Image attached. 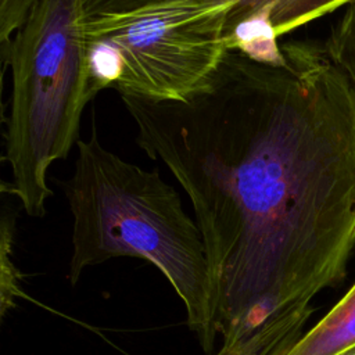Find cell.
I'll return each instance as SVG.
<instances>
[{
  "label": "cell",
  "instance_id": "6da1fadb",
  "mask_svg": "<svg viewBox=\"0 0 355 355\" xmlns=\"http://www.w3.org/2000/svg\"><path fill=\"white\" fill-rule=\"evenodd\" d=\"M229 50L183 101L121 100L191 201L223 344L340 283L355 250V89L315 40Z\"/></svg>",
  "mask_w": 355,
  "mask_h": 355
},
{
  "label": "cell",
  "instance_id": "7a4b0ae2",
  "mask_svg": "<svg viewBox=\"0 0 355 355\" xmlns=\"http://www.w3.org/2000/svg\"><path fill=\"white\" fill-rule=\"evenodd\" d=\"M76 150L71 176L57 180L73 219L69 283L112 258L151 262L183 301L186 323L202 351L214 355L219 333L207 252L176 189L158 169L147 171L108 150L94 125Z\"/></svg>",
  "mask_w": 355,
  "mask_h": 355
},
{
  "label": "cell",
  "instance_id": "3957f363",
  "mask_svg": "<svg viewBox=\"0 0 355 355\" xmlns=\"http://www.w3.org/2000/svg\"><path fill=\"white\" fill-rule=\"evenodd\" d=\"M85 18V0H40L10 47L6 159L12 180L1 190L33 218L46 214L49 169L76 146L83 110L94 97Z\"/></svg>",
  "mask_w": 355,
  "mask_h": 355
},
{
  "label": "cell",
  "instance_id": "277c9868",
  "mask_svg": "<svg viewBox=\"0 0 355 355\" xmlns=\"http://www.w3.org/2000/svg\"><path fill=\"white\" fill-rule=\"evenodd\" d=\"M229 8L209 0H151L135 10L86 15L92 90L148 101H183L227 54Z\"/></svg>",
  "mask_w": 355,
  "mask_h": 355
},
{
  "label": "cell",
  "instance_id": "5b68a950",
  "mask_svg": "<svg viewBox=\"0 0 355 355\" xmlns=\"http://www.w3.org/2000/svg\"><path fill=\"white\" fill-rule=\"evenodd\" d=\"M151 0H96L100 12H125ZM229 8L227 50L273 67L286 64L280 37L352 0H209Z\"/></svg>",
  "mask_w": 355,
  "mask_h": 355
},
{
  "label": "cell",
  "instance_id": "8992f818",
  "mask_svg": "<svg viewBox=\"0 0 355 355\" xmlns=\"http://www.w3.org/2000/svg\"><path fill=\"white\" fill-rule=\"evenodd\" d=\"M355 347V283L286 355H340Z\"/></svg>",
  "mask_w": 355,
  "mask_h": 355
},
{
  "label": "cell",
  "instance_id": "52a82bcc",
  "mask_svg": "<svg viewBox=\"0 0 355 355\" xmlns=\"http://www.w3.org/2000/svg\"><path fill=\"white\" fill-rule=\"evenodd\" d=\"M312 313L311 304L288 309L251 334L222 344V348L214 355H286L304 334V327Z\"/></svg>",
  "mask_w": 355,
  "mask_h": 355
},
{
  "label": "cell",
  "instance_id": "ba28073f",
  "mask_svg": "<svg viewBox=\"0 0 355 355\" xmlns=\"http://www.w3.org/2000/svg\"><path fill=\"white\" fill-rule=\"evenodd\" d=\"M323 44L331 61L345 73L355 89V0L345 6Z\"/></svg>",
  "mask_w": 355,
  "mask_h": 355
},
{
  "label": "cell",
  "instance_id": "9c48e42d",
  "mask_svg": "<svg viewBox=\"0 0 355 355\" xmlns=\"http://www.w3.org/2000/svg\"><path fill=\"white\" fill-rule=\"evenodd\" d=\"M15 233V214L4 211L1 216V239H0V255H1V318L7 311L15 306V298L22 297L19 290V273L15 269L11 257Z\"/></svg>",
  "mask_w": 355,
  "mask_h": 355
},
{
  "label": "cell",
  "instance_id": "30bf717a",
  "mask_svg": "<svg viewBox=\"0 0 355 355\" xmlns=\"http://www.w3.org/2000/svg\"><path fill=\"white\" fill-rule=\"evenodd\" d=\"M39 1L40 0H0V61L3 75L8 67L12 39Z\"/></svg>",
  "mask_w": 355,
  "mask_h": 355
},
{
  "label": "cell",
  "instance_id": "8fae6325",
  "mask_svg": "<svg viewBox=\"0 0 355 355\" xmlns=\"http://www.w3.org/2000/svg\"><path fill=\"white\" fill-rule=\"evenodd\" d=\"M340 355H355V347L349 348L348 351H344V352H341Z\"/></svg>",
  "mask_w": 355,
  "mask_h": 355
}]
</instances>
